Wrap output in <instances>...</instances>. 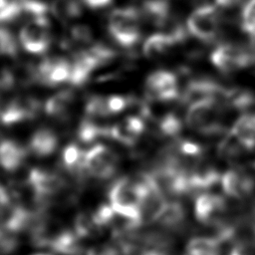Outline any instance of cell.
<instances>
[{
	"label": "cell",
	"mask_w": 255,
	"mask_h": 255,
	"mask_svg": "<svg viewBox=\"0 0 255 255\" xmlns=\"http://www.w3.org/2000/svg\"><path fill=\"white\" fill-rule=\"evenodd\" d=\"M52 14L62 21H68L82 14V7L77 0H53L50 5Z\"/></svg>",
	"instance_id": "cell-27"
},
{
	"label": "cell",
	"mask_w": 255,
	"mask_h": 255,
	"mask_svg": "<svg viewBox=\"0 0 255 255\" xmlns=\"http://www.w3.org/2000/svg\"><path fill=\"white\" fill-rule=\"evenodd\" d=\"M225 89V86L213 78L207 76L191 77L181 90L178 101L184 105H191L207 99L219 101Z\"/></svg>",
	"instance_id": "cell-7"
},
{
	"label": "cell",
	"mask_w": 255,
	"mask_h": 255,
	"mask_svg": "<svg viewBox=\"0 0 255 255\" xmlns=\"http://www.w3.org/2000/svg\"><path fill=\"white\" fill-rule=\"evenodd\" d=\"M249 152L229 130L217 143V154L221 159L234 162Z\"/></svg>",
	"instance_id": "cell-23"
},
{
	"label": "cell",
	"mask_w": 255,
	"mask_h": 255,
	"mask_svg": "<svg viewBox=\"0 0 255 255\" xmlns=\"http://www.w3.org/2000/svg\"><path fill=\"white\" fill-rule=\"evenodd\" d=\"M26 156V152L22 146L13 140H3L0 143V165L8 170L17 169Z\"/></svg>",
	"instance_id": "cell-20"
},
{
	"label": "cell",
	"mask_w": 255,
	"mask_h": 255,
	"mask_svg": "<svg viewBox=\"0 0 255 255\" xmlns=\"http://www.w3.org/2000/svg\"><path fill=\"white\" fill-rule=\"evenodd\" d=\"M158 124L160 133L168 137H176L183 128L182 120L173 113L164 115Z\"/></svg>",
	"instance_id": "cell-29"
},
{
	"label": "cell",
	"mask_w": 255,
	"mask_h": 255,
	"mask_svg": "<svg viewBox=\"0 0 255 255\" xmlns=\"http://www.w3.org/2000/svg\"><path fill=\"white\" fill-rule=\"evenodd\" d=\"M253 167L255 168V161H254V163H253Z\"/></svg>",
	"instance_id": "cell-46"
},
{
	"label": "cell",
	"mask_w": 255,
	"mask_h": 255,
	"mask_svg": "<svg viewBox=\"0 0 255 255\" xmlns=\"http://www.w3.org/2000/svg\"><path fill=\"white\" fill-rule=\"evenodd\" d=\"M143 19L156 27H164L170 21V7L165 0H145L140 8Z\"/></svg>",
	"instance_id": "cell-17"
},
{
	"label": "cell",
	"mask_w": 255,
	"mask_h": 255,
	"mask_svg": "<svg viewBox=\"0 0 255 255\" xmlns=\"http://www.w3.org/2000/svg\"><path fill=\"white\" fill-rule=\"evenodd\" d=\"M48 248L59 255H82L83 239L74 229L61 228L50 242Z\"/></svg>",
	"instance_id": "cell-15"
},
{
	"label": "cell",
	"mask_w": 255,
	"mask_h": 255,
	"mask_svg": "<svg viewBox=\"0 0 255 255\" xmlns=\"http://www.w3.org/2000/svg\"><path fill=\"white\" fill-rule=\"evenodd\" d=\"M11 203V197L8 190L0 184V210Z\"/></svg>",
	"instance_id": "cell-41"
},
{
	"label": "cell",
	"mask_w": 255,
	"mask_h": 255,
	"mask_svg": "<svg viewBox=\"0 0 255 255\" xmlns=\"http://www.w3.org/2000/svg\"><path fill=\"white\" fill-rule=\"evenodd\" d=\"M34 217L35 215L25 207L10 203L0 210V226L18 234L31 227Z\"/></svg>",
	"instance_id": "cell-14"
},
{
	"label": "cell",
	"mask_w": 255,
	"mask_h": 255,
	"mask_svg": "<svg viewBox=\"0 0 255 255\" xmlns=\"http://www.w3.org/2000/svg\"><path fill=\"white\" fill-rule=\"evenodd\" d=\"M174 46L173 39L165 32L149 36L143 45V54L148 59H157L166 55Z\"/></svg>",
	"instance_id": "cell-21"
},
{
	"label": "cell",
	"mask_w": 255,
	"mask_h": 255,
	"mask_svg": "<svg viewBox=\"0 0 255 255\" xmlns=\"http://www.w3.org/2000/svg\"><path fill=\"white\" fill-rule=\"evenodd\" d=\"M74 99L72 91H61L48 99L45 104V112L51 117H63L71 108Z\"/></svg>",
	"instance_id": "cell-26"
},
{
	"label": "cell",
	"mask_w": 255,
	"mask_h": 255,
	"mask_svg": "<svg viewBox=\"0 0 255 255\" xmlns=\"http://www.w3.org/2000/svg\"><path fill=\"white\" fill-rule=\"evenodd\" d=\"M17 54V42L14 36L5 28H0V55L15 56Z\"/></svg>",
	"instance_id": "cell-36"
},
{
	"label": "cell",
	"mask_w": 255,
	"mask_h": 255,
	"mask_svg": "<svg viewBox=\"0 0 255 255\" xmlns=\"http://www.w3.org/2000/svg\"><path fill=\"white\" fill-rule=\"evenodd\" d=\"M228 205L225 198L215 193H200L194 202L195 218L206 226L218 227L225 222Z\"/></svg>",
	"instance_id": "cell-5"
},
{
	"label": "cell",
	"mask_w": 255,
	"mask_h": 255,
	"mask_svg": "<svg viewBox=\"0 0 255 255\" xmlns=\"http://www.w3.org/2000/svg\"><path fill=\"white\" fill-rule=\"evenodd\" d=\"M140 11L133 7L116 9L109 18V31L120 45L130 47L140 38Z\"/></svg>",
	"instance_id": "cell-3"
},
{
	"label": "cell",
	"mask_w": 255,
	"mask_h": 255,
	"mask_svg": "<svg viewBox=\"0 0 255 255\" xmlns=\"http://www.w3.org/2000/svg\"><path fill=\"white\" fill-rule=\"evenodd\" d=\"M40 104L33 98H17L11 101L0 114V120L5 125H13L32 119L39 111Z\"/></svg>",
	"instance_id": "cell-13"
},
{
	"label": "cell",
	"mask_w": 255,
	"mask_h": 255,
	"mask_svg": "<svg viewBox=\"0 0 255 255\" xmlns=\"http://www.w3.org/2000/svg\"><path fill=\"white\" fill-rule=\"evenodd\" d=\"M71 64L62 58L43 60L33 73L35 80L41 84L55 86L70 80Z\"/></svg>",
	"instance_id": "cell-11"
},
{
	"label": "cell",
	"mask_w": 255,
	"mask_h": 255,
	"mask_svg": "<svg viewBox=\"0 0 255 255\" xmlns=\"http://www.w3.org/2000/svg\"><path fill=\"white\" fill-rule=\"evenodd\" d=\"M215 5L224 9H231L238 6L242 0H214Z\"/></svg>",
	"instance_id": "cell-42"
},
{
	"label": "cell",
	"mask_w": 255,
	"mask_h": 255,
	"mask_svg": "<svg viewBox=\"0 0 255 255\" xmlns=\"http://www.w3.org/2000/svg\"><path fill=\"white\" fill-rule=\"evenodd\" d=\"M110 128L101 127L90 120L84 121L80 125L79 137L84 142H90L100 135H109Z\"/></svg>",
	"instance_id": "cell-30"
},
{
	"label": "cell",
	"mask_w": 255,
	"mask_h": 255,
	"mask_svg": "<svg viewBox=\"0 0 255 255\" xmlns=\"http://www.w3.org/2000/svg\"><path fill=\"white\" fill-rule=\"evenodd\" d=\"M97 67H99L98 64L88 51L78 53L74 62L71 64V76L69 82L75 86L83 85Z\"/></svg>",
	"instance_id": "cell-19"
},
{
	"label": "cell",
	"mask_w": 255,
	"mask_h": 255,
	"mask_svg": "<svg viewBox=\"0 0 255 255\" xmlns=\"http://www.w3.org/2000/svg\"><path fill=\"white\" fill-rule=\"evenodd\" d=\"M24 49L33 54H41L48 50L51 43L49 22L47 17L30 20L19 35Z\"/></svg>",
	"instance_id": "cell-9"
},
{
	"label": "cell",
	"mask_w": 255,
	"mask_h": 255,
	"mask_svg": "<svg viewBox=\"0 0 255 255\" xmlns=\"http://www.w3.org/2000/svg\"><path fill=\"white\" fill-rule=\"evenodd\" d=\"M28 182L39 199L54 196L64 188V180L60 175L39 168L30 171Z\"/></svg>",
	"instance_id": "cell-12"
},
{
	"label": "cell",
	"mask_w": 255,
	"mask_h": 255,
	"mask_svg": "<svg viewBox=\"0 0 255 255\" xmlns=\"http://www.w3.org/2000/svg\"><path fill=\"white\" fill-rule=\"evenodd\" d=\"M86 5H88L91 8H103L111 4L112 0H83Z\"/></svg>",
	"instance_id": "cell-43"
},
{
	"label": "cell",
	"mask_w": 255,
	"mask_h": 255,
	"mask_svg": "<svg viewBox=\"0 0 255 255\" xmlns=\"http://www.w3.org/2000/svg\"><path fill=\"white\" fill-rule=\"evenodd\" d=\"M86 255H121L114 245H98L90 248Z\"/></svg>",
	"instance_id": "cell-40"
},
{
	"label": "cell",
	"mask_w": 255,
	"mask_h": 255,
	"mask_svg": "<svg viewBox=\"0 0 255 255\" xmlns=\"http://www.w3.org/2000/svg\"><path fill=\"white\" fill-rule=\"evenodd\" d=\"M86 114L88 117H107L110 115L107 99L102 97H94L90 99L86 105Z\"/></svg>",
	"instance_id": "cell-35"
},
{
	"label": "cell",
	"mask_w": 255,
	"mask_h": 255,
	"mask_svg": "<svg viewBox=\"0 0 255 255\" xmlns=\"http://www.w3.org/2000/svg\"><path fill=\"white\" fill-rule=\"evenodd\" d=\"M124 124L126 125V127L135 135H139L143 130H144V123H143V120L138 118V117H135V116H130V117H128Z\"/></svg>",
	"instance_id": "cell-39"
},
{
	"label": "cell",
	"mask_w": 255,
	"mask_h": 255,
	"mask_svg": "<svg viewBox=\"0 0 255 255\" xmlns=\"http://www.w3.org/2000/svg\"><path fill=\"white\" fill-rule=\"evenodd\" d=\"M109 136L115 138L116 140L127 144V145H131L135 142L137 135L133 134L124 123L122 124H117L114 125L113 127L110 128V133Z\"/></svg>",
	"instance_id": "cell-33"
},
{
	"label": "cell",
	"mask_w": 255,
	"mask_h": 255,
	"mask_svg": "<svg viewBox=\"0 0 255 255\" xmlns=\"http://www.w3.org/2000/svg\"><path fill=\"white\" fill-rule=\"evenodd\" d=\"M139 185L137 179L123 177L117 180L109 191L110 205L113 209L129 218L139 221Z\"/></svg>",
	"instance_id": "cell-2"
},
{
	"label": "cell",
	"mask_w": 255,
	"mask_h": 255,
	"mask_svg": "<svg viewBox=\"0 0 255 255\" xmlns=\"http://www.w3.org/2000/svg\"><path fill=\"white\" fill-rule=\"evenodd\" d=\"M220 184L225 195L241 200L250 196L255 190V180L243 166L235 165L227 169L220 178Z\"/></svg>",
	"instance_id": "cell-8"
},
{
	"label": "cell",
	"mask_w": 255,
	"mask_h": 255,
	"mask_svg": "<svg viewBox=\"0 0 255 255\" xmlns=\"http://www.w3.org/2000/svg\"><path fill=\"white\" fill-rule=\"evenodd\" d=\"M72 38L79 43H89L92 39V34L89 27L84 25L74 26L71 31Z\"/></svg>",
	"instance_id": "cell-38"
},
{
	"label": "cell",
	"mask_w": 255,
	"mask_h": 255,
	"mask_svg": "<svg viewBox=\"0 0 255 255\" xmlns=\"http://www.w3.org/2000/svg\"><path fill=\"white\" fill-rule=\"evenodd\" d=\"M73 229L83 240L95 238L104 230L96 221L93 212L79 213L75 218Z\"/></svg>",
	"instance_id": "cell-25"
},
{
	"label": "cell",
	"mask_w": 255,
	"mask_h": 255,
	"mask_svg": "<svg viewBox=\"0 0 255 255\" xmlns=\"http://www.w3.org/2000/svg\"><path fill=\"white\" fill-rule=\"evenodd\" d=\"M118 166L117 155L107 146L97 144L86 151V168L92 176L107 179L114 175Z\"/></svg>",
	"instance_id": "cell-10"
},
{
	"label": "cell",
	"mask_w": 255,
	"mask_h": 255,
	"mask_svg": "<svg viewBox=\"0 0 255 255\" xmlns=\"http://www.w3.org/2000/svg\"><path fill=\"white\" fill-rule=\"evenodd\" d=\"M56 133L49 128H40L34 132L30 141L32 152L38 156H47L53 153L57 147Z\"/></svg>",
	"instance_id": "cell-22"
},
{
	"label": "cell",
	"mask_w": 255,
	"mask_h": 255,
	"mask_svg": "<svg viewBox=\"0 0 255 255\" xmlns=\"http://www.w3.org/2000/svg\"><path fill=\"white\" fill-rule=\"evenodd\" d=\"M221 242L214 236H197L190 239L184 250V255H220Z\"/></svg>",
	"instance_id": "cell-24"
},
{
	"label": "cell",
	"mask_w": 255,
	"mask_h": 255,
	"mask_svg": "<svg viewBox=\"0 0 255 255\" xmlns=\"http://www.w3.org/2000/svg\"><path fill=\"white\" fill-rule=\"evenodd\" d=\"M209 59L211 64L224 75H231L252 67L245 44L220 43L212 50Z\"/></svg>",
	"instance_id": "cell-4"
},
{
	"label": "cell",
	"mask_w": 255,
	"mask_h": 255,
	"mask_svg": "<svg viewBox=\"0 0 255 255\" xmlns=\"http://www.w3.org/2000/svg\"><path fill=\"white\" fill-rule=\"evenodd\" d=\"M231 133L251 151L255 149V113H244L233 124Z\"/></svg>",
	"instance_id": "cell-16"
},
{
	"label": "cell",
	"mask_w": 255,
	"mask_h": 255,
	"mask_svg": "<svg viewBox=\"0 0 255 255\" xmlns=\"http://www.w3.org/2000/svg\"><path fill=\"white\" fill-rule=\"evenodd\" d=\"M63 162L66 168L75 173L81 174L87 171L86 151L81 150L76 144H69L63 152Z\"/></svg>",
	"instance_id": "cell-28"
},
{
	"label": "cell",
	"mask_w": 255,
	"mask_h": 255,
	"mask_svg": "<svg viewBox=\"0 0 255 255\" xmlns=\"http://www.w3.org/2000/svg\"><path fill=\"white\" fill-rule=\"evenodd\" d=\"M34 255H50V254H46V253H39V254H34Z\"/></svg>",
	"instance_id": "cell-45"
},
{
	"label": "cell",
	"mask_w": 255,
	"mask_h": 255,
	"mask_svg": "<svg viewBox=\"0 0 255 255\" xmlns=\"http://www.w3.org/2000/svg\"><path fill=\"white\" fill-rule=\"evenodd\" d=\"M224 17L216 5H198L188 16L186 27L190 36L203 44H213L222 34Z\"/></svg>",
	"instance_id": "cell-1"
},
{
	"label": "cell",
	"mask_w": 255,
	"mask_h": 255,
	"mask_svg": "<svg viewBox=\"0 0 255 255\" xmlns=\"http://www.w3.org/2000/svg\"><path fill=\"white\" fill-rule=\"evenodd\" d=\"M228 255H255V236L236 238Z\"/></svg>",
	"instance_id": "cell-32"
},
{
	"label": "cell",
	"mask_w": 255,
	"mask_h": 255,
	"mask_svg": "<svg viewBox=\"0 0 255 255\" xmlns=\"http://www.w3.org/2000/svg\"><path fill=\"white\" fill-rule=\"evenodd\" d=\"M17 233L0 226V255H10L19 247Z\"/></svg>",
	"instance_id": "cell-31"
},
{
	"label": "cell",
	"mask_w": 255,
	"mask_h": 255,
	"mask_svg": "<svg viewBox=\"0 0 255 255\" xmlns=\"http://www.w3.org/2000/svg\"><path fill=\"white\" fill-rule=\"evenodd\" d=\"M9 2H10L9 0H0V9H2V8H4L6 5H8Z\"/></svg>",
	"instance_id": "cell-44"
},
{
	"label": "cell",
	"mask_w": 255,
	"mask_h": 255,
	"mask_svg": "<svg viewBox=\"0 0 255 255\" xmlns=\"http://www.w3.org/2000/svg\"><path fill=\"white\" fill-rule=\"evenodd\" d=\"M186 218V209L184 205L176 200L166 201L155 223L160 227L173 230L182 226Z\"/></svg>",
	"instance_id": "cell-18"
},
{
	"label": "cell",
	"mask_w": 255,
	"mask_h": 255,
	"mask_svg": "<svg viewBox=\"0 0 255 255\" xmlns=\"http://www.w3.org/2000/svg\"><path fill=\"white\" fill-rule=\"evenodd\" d=\"M87 51L96 61L98 66L110 62L116 56V52L104 44H96Z\"/></svg>",
	"instance_id": "cell-34"
},
{
	"label": "cell",
	"mask_w": 255,
	"mask_h": 255,
	"mask_svg": "<svg viewBox=\"0 0 255 255\" xmlns=\"http://www.w3.org/2000/svg\"><path fill=\"white\" fill-rule=\"evenodd\" d=\"M180 88L176 74L159 70L150 74L145 82V93L148 99L158 102L179 100Z\"/></svg>",
	"instance_id": "cell-6"
},
{
	"label": "cell",
	"mask_w": 255,
	"mask_h": 255,
	"mask_svg": "<svg viewBox=\"0 0 255 255\" xmlns=\"http://www.w3.org/2000/svg\"><path fill=\"white\" fill-rule=\"evenodd\" d=\"M107 106L110 115L118 114L128 106V100L122 96H112L107 98Z\"/></svg>",
	"instance_id": "cell-37"
}]
</instances>
